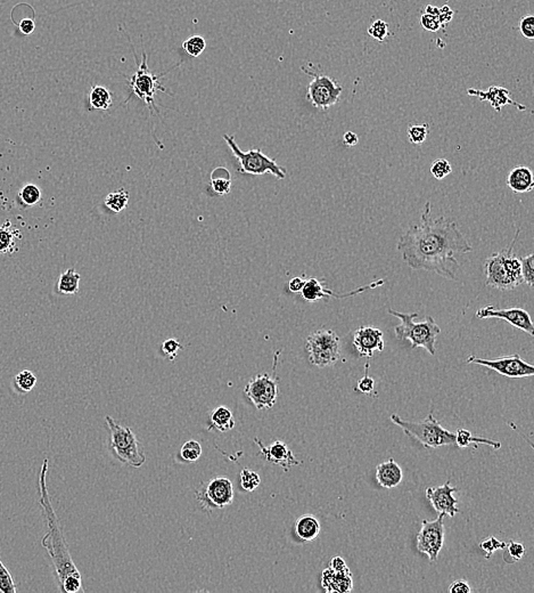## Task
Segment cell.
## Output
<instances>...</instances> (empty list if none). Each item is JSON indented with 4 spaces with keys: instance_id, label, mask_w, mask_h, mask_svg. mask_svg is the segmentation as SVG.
Listing matches in <instances>:
<instances>
[{
    "instance_id": "cell-20",
    "label": "cell",
    "mask_w": 534,
    "mask_h": 593,
    "mask_svg": "<svg viewBox=\"0 0 534 593\" xmlns=\"http://www.w3.org/2000/svg\"><path fill=\"white\" fill-rule=\"evenodd\" d=\"M254 442L259 445L260 448V455H262L264 460H267L270 464H276V466H282V469H291L292 466H298L301 464L300 461L295 459L293 452L289 450V446L282 441H276L269 446H264L261 441L258 438H254Z\"/></svg>"
},
{
    "instance_id": "cell-8",
    "label": "cell",
    "mask_w": 534,
    "mask_h": 593,
    "mask_svg": "<svg viewBox=\"0 0 534 593\" xmlns=\"http://www.w3.org/2000/svg\"><path fill=\"white\" fill-rule=\"evenodd\" d=\"M319 66L308 63L302 66V71L312 77V81L308 87L305 99L320 111H326L338 104L341 97L343 87L338 81L329 77L324 72L318 71Z\"/></svg>"
},
{
    "instance_id": "cell-34",
    "label": "cell",
    "mask_w": 534,
    "mask_h": 593,
    "mask_svg": "<svg viewBox=\"0 0 534 593\" xmlns=\"http://www.w3.org/2000/svg\"><path fill=\"white\" fill-rule=\"evenodd\" d=\"M182 48L192 57H199L205 50L206 41L202 36H191L182 43Z\"/></svg>"
},
{
    "instance_id": "cell-37",
    "label": "cell",
    "mask_w": 534,
    "mask_h": 593,
    "mask_svg": "<svg viewBox=\"0 0 534 593\" xmlns=\"http://www.w3.org/2000/svg\"><path fill=\"white\" fill-rule=\"evenodd\" d=\"M521 274L523 283L533 287L534 283V255L523 257L521 259Z\"/></svg>"
},
{
    "instance_id": "cell-32",
    "label": "cell",
    "mask_w": 534,
    "mask_h": 593,
    "mask_svg": "<svg viewBox=\"0 0 534 593\" xmlns=\"http://www.w3.org/2000/svg\"><path fill=\"white\" fill-rule=\"evenodd\" d=\"M14 385H15L16 390L21 392L22 394H28L37 385V377L34 372L23 370L20 373L16 374L15 378H14Z\"/></svg>"
},
{
    "instance_id": "cell-17",
    "label": "cell",
    "mask_w": 534,
    "mask_h": 593,
    "mask_svg": "<svg viewBox=\"0 0 534 593\" xmlns=\"http://www.w3.org/2000/svg\"><path fill=\"white\" fill-rule=\"evenodd\" d=\"M383 280H378V281L373 282L372 285L359 287V289H356V290L351 291L349 294H335L334 291L327 289L326 285H324L319 280L311 278H309V280H305V283H304L301 294L302 296H303V299L307 300L309 303H315V301L324 299V298H329V296H335V298L341 299V298H349V296H356V294H361V292L368 290V289H375V287H380V285H383Z\"/></svg>"
},
{
    "instance_id": "cell-22",
    "label": "cell",
    "mask_w": 534,
    "mask_h": 593,
    "mask_svg": "<svg viewBox=\"0 0 534 593\" xmlns=\"http://www.w3.org/2000/svg\"><path fill=\"white\" fill-rule=\"evenodd\" d=\"M403 469L394 459H389L376 468V479L384 488H394L403 482Z\"/></svg>"
},
{
    "instance_id": "cell-10",
    "label": "cell",
    "mask_w": 534,
    "mask_h": 593,
    "mask_svg": "<svg viewBox=\"0 0 534 593\" xmlns=\"http://www.w3.org/2000/svg\"><path fill=\"white\" fill-rule=\"evenodd\" d=\"M307 350L310 362L318 368L334 365L341 356L340 339L334 331L319 329L307 338Z\"/></svg>"
},
{
    "instance_id": "cell-27",
    "label": "cell",
    "mask_w": 534,
    "mask_h": 593,
    "mask_svg": "<svg viewBox=\"0 0 534 593\" xmlns=\"http://www.w3.org/2000/svg\"><path fill=\"white\" fill-rule=\"evenodd\" d=\"M113 95L111 92L104 86H92L89 93V106L92 110L97 111H106L111 108Z\"/></svg>"
},
{
    "instance_id": "cell-47",
    "label": "cell",
    "mask_w": 534,
    "mask_h": 593,
    "mask_svg": "<svg viewBox=\"0 0 534 593\" xmlns=\"http://www.w3.org/2000/svg\"><path fill=\"white\" fill-rule=\"evenodd\" d=\"M368 370L369 364H366L365 376L358 381V390L366 395L372 394L375 390V381L372 377H369Z\"/></svg>"
},
{
    "instance_id": "cell-38",
    "label": "cell",
    "mask_w": 534,
    "mask_h": 593,
    "mask_svg": "<svg viewBox=\"0 0 534 593\" xmlns=\"http://www.w3.org/2000/svg\"><path fill=\"white\" fill-rule=\"evenodd\" d=\"M525 555V547L522 543L519 542H510L505 548L504 560L508 564H514L522 559Z\"/></svg>"
},
{
    "instance_id": "cell-16",
    "label": "cell",
    "mask_w": 534,
    "mask_h": 593,
    "mask_svg": "<svg viewBox=\"0 0 534 593\" xmlns=\"http://www.w3.org/2000/svg\"><path fill=\"white\" fill-rule=\"evenodd\" d=\"M458 492L457 487L447 482L438 487H428L425 492L427 500L430 501L434 509L443 516L454 517L459 513L457 508L458 500L454 494Z\"/></svg>"
},
{
    "instance_id": "cell-11",
    "label": "cell",
    "mask_w": 534,
    "mask_h": 593,
    "mask_svg": "<svg viewBox=\"0 0 534 593\" xmlns=\"http://www.w3.org/2000/svg\"><path fill=\"white\" fill-rule=\"evenodd\" d=\"M196 499L206 511L228 507L233 501V483L226 477L210 479L196 490Z\"/></svg>"
},
{
    "instance_id": "cell-6",
    "label": "cell",
    "mask_w": 534,
    "mask_h": 593,
    "mask_svg": "<svg viewBox=\"0 0 534 593\" xmlns=\"http://www.w3.org/2000/svg\"><path fill=\"white\" fill-rule=\"evenodd\" d=\"M392 422L399 426L407 435L417 439L426 448H441L445 445L456 444V434L450 433L445 429L439 421L434 417L433 413H430L426 420L421 422L403 420L399 415H391Z\"/></svg>"
},
{
    "instance_id": "cell-52",
    "label": "cell",
    "mask_w": 534,
    "mask_h": 593,
    "mask_svg": "<svg viewBox=\"0 0 534 593\" xmlns=\"http://www.w3.org/2000/svg\"><path fill=\"white\" fill-rule=\"evenodd\" d=\"M359 142V137L356 135V133H352V131H347V133L344 134L343 136V143L347 148H353V146H356Z\"/></svg>"
},
{
    "instance_id": "cell-13",
    "label": "cell",
    "mask_w": 534,
    "mask_h": 593,
    "mask_svg": "<svg viewBox=\"0 0 534 593\" xmlns=\"http://www.w3.org/2000/svg\"><path fill=\"white\" fill-rule=\"evenodd\" d=\"M445 543V525L443 515H440L435 520L421 522V529L417 535V549L419 552L425 553L431 562H436L440 551Z\"/></svg>"
},
{
    "instance_id": "cell-12",
    "label": "cell",
    "mask_w": 534,
    "mask_h": 593,
    "mask_svg": "<svg viewBox=\"0 0 534 593\" xmlns=\"http://www.w3.org/2000/svg\"><path fill=\"white\" fill-rule=\"evenodd\" d=\"M244 392L259 411L271 408L278 397V379L269 373L258 374L246 385Z\"/></svg>"
},
{
    "instance_id": "cell-40",
    "label": "cell",
    "mask_w": 534,
    "mask_h": 593,
    "mask_svg": "<svg viewBox=\"0 0 534 593\" xmlns=\"http://www.w3.org/2000/svg\"><path fill=\"white\" fill-rule=\"evenodd\" d=\"M368 34H370V37L374 38L375 41L383 43V41H385V39L389 37L390 28H389V24H387V22L383 21V20H376V21H375L374 23L369 27Z\"/></svg>"
},
{
    "instance_id": "cell-28",
    "label": "cell",
    "mask_w": 534,
    "mask_h": 593,
    "mask_svg": "<svg viewBox=\"0 0 534 593\" xmlns=\"http://www.w3.org/2000/svg\"><path fill=\"white\" fill-rule=\"evenodd\" d=\"M211 187L217 195H226L231 190V176L227 168L217 167L212 170Z\"/></svg>"
},
{
    "instance_id": "cell-23",
    "label": "cell",
    "mask_w": 534,
    "mask_h": 593,
    "mask_svg": "<svg viewBox=\"0 0 534 593\" xmlns=\"http://www.w3.org/2000/svg\"><path fill=\"white\" fill-rule=\"evenodd\" d=\"M506 183L514 193H528L534 187L533 173L528 167L519 166L508 173Z\"/></svg>"
},
{
    "instance_id": "cell-45",
    "label": "cell",
    "mask_w": 534,
    "mask_h": 593,
    "mask_svg": "<svg viewBox=\"0 0 534 593\" xmlns=\"http://www.w3.org/2000/svg\"><path fill=\"white\" fill-rule=\"evenodd\" d=\"M519 31L525 39H534V16H523L519 21Z\"/></svg>"
},
{
    "instance_id": "cell-39",
    "label": "cell",
    "mask_w": 534,
    "mask_h": 593,
    "mask_svg": "<svg viewBox=\"0 0 534 593\" xmlns=\"http://www.w3.org/2000/svg\"><path fill=\"white\" fill-rule=\"evenodd\" d=\"M452 173V164H450L448 160H445V159H438V160L432 162L431 173L433 175L434 178H436V180H445V177H448Z\"/></svg>"
},
{
    "instance_id": "cell-33",
    "label": "cell",
    "mask_w": 534,
    "mask_h": 593,
    "mask_svg": "<svg viewBox=\"0 0 534 593\" xmlns=\"http://www.w3.org/2000/svg\"><path fill=\"white\" fill-rule=\"evenodd\" d=\"M41 195V190L34 184H25L19 192L20 200L27 207H34L39 203Z\"/></svg>"
},
{
    "instance_id": "cell-3",
    "label": "cell",
    "mask_w": 534,
    "mask_h": 593,
    "mask_svg": "<svg viewBox=\"0 0 534 593\" xmlns=\"http://www.w3.org/2000/svg\"><path fill=\"white\" fill-rule=\"evenodd\" d=\"M519 229L514 241L506 250L491 255L485 260L486 285L498 290H513L522 285L521 259L513 252L514 244L519 238Z\"/></svg>"
},
{
    "instance_id": "cell-53",
    "label": "cell",
    "mask_w": 534,
    "mask_h": 593,
    "mask_svg": "<svg viewBox=\"0 0 534 593\" xmlns=\"http://www.w3.org/2000/svg\"><path fill=\"white\" fill-rule=\"evenodd\" d=\"M329 567L332 569H335V571H342V569H347V564H345V562L342 559L341 557H334V558L331 560Z\"/></svg>"
},
{
    "instance_id": "cell-15",
    "label": "cell",
    "mask_w": 534,
    "mask_h": 593,
    "mask_svg": "<svg viewBox=\"0 0 534 593\" xmlns=\"http://www.w3.org/2000/svg\"><path fill=\"white\" fill-rule=\"evenodd\" d=\"M476 317L479 320L498 318L508 322L516 329L524 331L530 336H533L534 325L531 316L525 309L522 308H497L494 306H486L479 308L476 312Z\"/></svg>"
},
{
    "instance_id": "cell-36",
    "label": "cell",
    "mask_w": 534,
    "mask_h": 593,
    "mask_svg": "<svg viewBox=\"0 0 534 593\" xmlns=\"http://www.w3.org/2000/svg\"><path fill=\"white\" fill-rule=\"evenodd\" d=\"M202 452V446H201L200 443L196 442V441H188L187 443L182 445L180 455H182L185 461L195 462L200 459Z\"/></svg>"
},
{
    "instance_id": "cell-5",
    "label": "cell",
    "mask_w": 534,
    "mask_h": 593,
    "mask_svg": "<svg viewBox=\"0 0 534 593\" xmlns=\"http://www.w3.org/2000/svg\"><path fill=\"white\" fill-rule=\"evenodd\" d=\"M106 424L111 434L110 448L117 460L127 466L140 468L146 462V455L136 434L128 427L117 424L108 415Z\"/></svg>"
},
{
    "instance_id": "cell-4",
    "label": "cell",
    "mask_w": 534,
    "mask_h": 593,
    "mask_svg": "<svg viewBox=\"0 0 534 593\" xmlns=\"http://www.w3.org/2000/svg\"><path fill=\"white\" fill-rule=\"evenodd\" d=\"M391 315L396 316L401 321V324L394 328L396 337L399 340H409L412 348L423 347L431 355H435L436 337L441 334V329L436 324L432 316H427L425 321L414 323L418 313H400L394 309H389Z\"/></svg>"
},
{
    "instance_id": "cell-30",
    "label": "cell",
    "mask_w": 534,
    "mask_h": 593,
    "mask_svg": "<svg viewBox=\"0 0 534 593\" xmlns=\"http://www.w3.org/2000/svg\"><path fill=\"white\" fill-rule=\"evenodd\" d=\"M472 443H476V444H485L489 445V446H492V448H496V450H499L501 448V444L499 442H494V441H490V439L483 438V437H473L470 431L466 429H457V433H456V444L461 448H466L467 446H470Z\"/></svg>"
},
{
    "instance_id": "cell-18",
    "label": "cell",
    "mask_w": 534,
    "mask_h": 593,
    "mask_svg": "<svg viewBox=\"0 0 534 593\" xmlns=\"http://www.w3.org/2000/svg\"><path fill=\"white\" fill-rule=\"evenodd\" d=\"M353 345L361 357H373L375 352H383V332L374 327H361L354 332Z\"/></svg>"
},
{
    "instance_id": "cell-43",
    "label": "cell",
    "mask_w": 534,
    "mask_h": 593,
    "mask_svg": "<svg viewBox=\"0 0 534 593\" xmlns=\"http://www.w3.org/2000/svg\"><path fill=\"white\" fill-rule=\"evenodd\" d=\"M507 543L503 542V541H499L498 538H493V536H490V538H485L483 541L482 543L479 544V547L482 550L485 551V558L489 559V558H491L492 555H493L494 551L500 550V549H505L506 548Z\"/></svg>"
},
{
    "instance_id": "cell-46",
    "label": "cell",
    "mask_w": 534,
    "mask_h": 593,
    "mask_svg": "<svg viewBox=\"0 0 534 593\" xmlns=\"http://www.w3.org/2000/svg\"><path fill=\"white\" fill-rule=\"evenodd\" d=\"M421 27L425 30L431 32L439 31L440 29L443 28L440 20L436 16L431 15V14H423L421 17Z\"/></svg>"
},
{
    "instance_id": "cell-49",
    "label": "cell",
    "mask_w": 534,
    "mask_h": 593,
    "mask_svg": "<svg viewBox=\"0 0 534 593\" xmlns=\"http://www.w3.org/2000/svg\"><path fill=\"white\" fill-rule=\"evenodd\" d=\"M34 29H36V23H34V20L29 19V17L22 20L19 23V30L24 36H29V34H32L34 31Z\"/></svg>"
},
{
    "instance_id": "cell-42",
    "label": "cell",
    "mask_w": 534,
    "mask_h": 593,
    "mask_svg": "<svg viewBox=\"0 0 534 593\" xmlns=\"http://www.w3.org/2000/svg\"><path fill=\"white\" fill-rule=\"evenodd\" d=\"M428 126L427 124H414L408 128L409 141L412 144H423L427 138Z\"/></svg>"
},
{
    "instance_id": "cell-44",
    "label": "cell",
    "mask_w": 534,
    "mask_h": 593,
    "mask_svg": "<svg viewBox=\"0 0 534 593\" xmlns=\"http://www.w3.org/2000/svg\"><path fill=\"white\" fill-rule=\"evenodd\" d=\"M182 350V345L179 343L178 340L172 339H166L164 343H162V352H164V355L168 357V359H173L178 356L179 352Z\"/></svg>"
},
{
    "instance_id": "cell-29",
    "label": "cell",
    "mask_w": 534,
    "mask_h": 593,
    "mask_svg": "<svg viewBox=\"0 0 534 593\" xmlns=\"http://www.w3.org/2000/svg\"><path fill=\"white\" fill-rule=\"evenodd\" d=\"M80 274L73 269H68L62 273L57 282V291L61 294H75L79 291L80 285Z\"/></svg>"
},
{
    "instance_id": "cell-24",
    "label": "cell",
    "mask_w": 534,
    "mask_h": 593,
    "mask_svg": "<svg viewBox=\"0 0 534 593\" xmlns=\"http://www.w3.org/2000/svg\"><path fill=\"white\" fill-rule=\"evenodd\" d=\"M320 522L312 515H304L295 522V533L298 538L303 542H310L319 536Z\"/></svg>"
},
{
    "instance_id": "cell-21",
    "label": "cell",
    "mask_w": 534,
    "mask_h": 593,
    "mask_svg": "<svg viewBox=\"0 0 534 593\" xmlns=\"http://www.w3.org/2000/svg\"><path fill=\"white\" fill-rule=\"evenodd\" d=\"M322 583L327 592H349L353 587L349 569L335 571L329 567L324 571Z\"/></svg>"
},
{
    "instance_id": "cell-25",
    "label": "cell",
    "mask_w": 534,
    "mask_h": 593,
    "mask_svg": "<svg viewBox=\"0 0 534 593\" xmlns=\"http://www.w3.org/2000/svg\"><path fill=\"white\" fill-rule=\"evenodd\" d=\"M21 238V232L10 222L0 226V254L12 255L16 252L19 250V241Z\"/></svg>"
},
{
    "instance_id": "cell-1",
    "label": "cell",
    "mask_w": 534,
    "mask_h": 593,
    "mask_svg": "<svg viewBox=\"0 0 534 593\" xmlns=\"http://www.w3.org/2000/svg\"><path fill=\"white\" fill-rule=\"evenodd\" d=\"M398 250L410 269L456 280L459 262L454 255L468 254L473 248L454 220L432 217L431 203L427 202L419 222L409 226L400 238Z\"/></svg>"
},
{
    "instance_id": "cell-35",
    "label": "cell",
    "mask_w": 534,
    "mask_h": 593,
    "mask_svg": "<svg viewBox=\"0 0 534 593\" xmlns=\"http://www.w3.org/2000/svg\"><path fill=\"white\" fill-rule=\"evenodd\" d=\"M261 484V478L258 473L251 469H243L240 473V485L246 492H253Z\"/></svg>"
},
{
    "instance_id": "cell-41",
    "label": "cell",
    "mask_w": 534,
    "mask_h": 593,
    "mask_svg": "<svg viewBox=\"0 0 534 593\" xmlns=\"http://www.w3.org/2000/svg\"><path fill=\"white\" fill-rule=\"evenodd\" d=\"M15 583L13 580L12 575L10 571L6 569V566L3 565V562L0 559V592L1 593H15Z\"/></svg>"
},
{
    "instance_id": "cell-51",
    "label": "cell",
    "mask_w": 534,
    "mask_h": 593,
    "mask_svg": "<svg viewBox=\"0 0 534 593\" xmlns=\"http://www.w3.org/2000/svg\"><path fill=\"white\" fill-rule=\"evenodd\" d=\"M452 16H454V12L450 7L443 6L442 8H440V22H441L442 27H445L448 22L452 21Z\"/></svg>"
},
{
    "instance_id": "cell-50",
    "label": "cell",
    "mask_w": 534,
    "mask_h": 593,
    "mask_svg": "<svg viewBox=\"0 0 534 593\" xmlns=\"http://www.w3.org/2000/svg\"><path fill=\"white\" fill-rule=\"evenodd\" d=\"M304 283H305V280L303 278H294L289 282V289L291 292H294V294H301L302 289H303Z\"/></svg>"
},
{
    "instance_id": "cell-48",
    "label": "cell",
    "mask_w": 534,
    "mask_h": 593,
    "mask_svg": "<svg viewBox=\"0 0 534 593\" xmlns=\"http://www.w3.org/2000/svg\"><path fill=\"white\" fill-rule=\"evenodd\" d=\"M449 592L470 593L472 592V587H470L468 582L464 581V580H458V581H454V583L449 587Z\"/></svg>"
},
{
    "instance_id": "cell-9",
    "label": "cell",
    "mask_w": 534,
    "mask_h": 593,
    "mask_svg": "<svg viewBox=\"0 0 534 593\" xmlns=\"http://www.w3.org/2000/svg\"><path fill=\"white\" fill-rule=\"evenodd\" d=\"M224 141L233 151V157L237 159L240 164V170L242 173H250V175H266L270 173L278 180H284L286 177L285 168L280 167L276 161L269 158L262 153L260 148H253L247 152H243L240 146L237 145L235 139L229 135H224Z\"/></svg>"
},
{
    "instance_id": "cell-26",
    "label": "cell",
    "mask_w": 534,
    "mask_h": 593,
    "mask_svg": "<svg viewBox=\"0 0 534 593\" xmlns=\"http://www.w3.org/2000/svg\"><path fill=\"white\" fill-rule=\"evenodd\" d=\"M235 427L233 412L226 406H219L210 413V429L226 433Z\"/></svg>"
},
{
    "instance_id": "cell-2",
    "label": "cell",
    "mask_w": 534,
    "mask_h": 593,
    "mask_svg": "<svg viewBox=\"0 0 534 593\" xmlns=\"http://www.w3.org/2000/svg\"><path fill=\"white\" fill-rule=\"evenodd\" d=\"M50 461L45 457L39 473V493H41V509L46 519L47 533L43 538V547L46 549L55 569L56 576L59 580V589L65 593L82 592V578L78 571L68 551V543L59 526V518L56 516L52 506L48 488H47V473H48Z\"/></svg>"
},
{
    "instance_id": "cell-19",
    "label": "cell",
    "mask_w": 534,
    "mask_h": 593,
    "mask_svg": "<svg viewBox=\"0 0 534 593\" xmlns=\"http://www.w3.org/2000/svg\"><path fill=\"white\" fill-rule=\"evenodd\" d=\"M467 94L470 96L477 97L482 102H488L492 106L494 111L500 112L501 108L507 106H514L519 111H526V106L514 101L510 97V90H506L504 87L491 86L489 87V90H486L470 88V90H467Z\"/></svg>"
},
{
    "instance_id": "cell-14",
    "label": "cell",
    "mask_w": 534,
    "mask_h": 593,
    "mask_svg": "<svg viewBox=\"0 0 534 593\" xmlns=\"http://www.w3.org/2000/svg\"><path fill=\"white\" fill-rule=\"evenodd\" d=\"M467 363L482 365L508 378L532 377L534 374L533 366L523 361L517 354L497 359H479L476 356H470Z\"/></svg>"
},
{
    "instance_id": "cell-7",
    "label": "cell",
    "mask_w": 534,
    "mask_h": 593,
    "mask_svg": "<svg viewBox=\"0 0 534 593\" xmlns=\"http://www.w3.org/2000/svg\"><path fill=\"white\" fill-rule=\"evenodd\" d=\"M126 37H128V39H129L132 53H134L136 61H137V64H138L135 73L132 74L131 77L128 78L129 86L131 87V94L132 95L137 96L138 99H140L141 101L146 104V106H147L148 110L151 111V113H154V112H157V106H155V102H154V101H155V95H157V92L168 93V92H166V87H163L162 85L160 84V79L161 78L164 77L166 73L172 71L173 69L179 66V64L177 65V66H173V68L170 69L169 71L160 74V76L152 73L151 70L148 68L147 55H146V53L143 52V61H141L140 64H139L138 59H137L135 50H134V45H132L131 39H130L129 36L127 34Z\"/></svg>"
},
{
    "instance_id": "cell-31",
    "label": "cell",
    "mask_w": 534,
    "mask_h": 593,
    "mask_svg": "<svg viewBox=\"0 0 534 593\" xmlns=\"http://www.w3.org/2000/svg\"><path fill=\"white\" fill-rule=\"evenodd\" d=\"M105 206L115 213H120L126 209L129 203V193L126 190H117V191L108 193L105 198Z\"/></svg>"
}]
</instances>
